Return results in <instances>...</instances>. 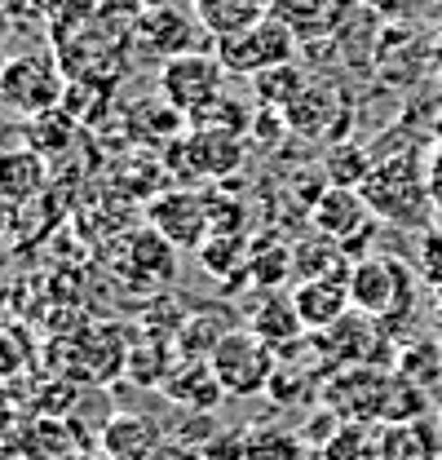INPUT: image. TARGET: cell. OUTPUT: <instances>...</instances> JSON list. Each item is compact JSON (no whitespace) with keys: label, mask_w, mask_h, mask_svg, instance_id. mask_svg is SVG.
<instances>
[{"label":"cell","mask_w":442,"mask_h":460,"mask_svg":"<svg viewBox=\"0 0 442 460\" xmlns=\"http://www.w3.org/2000/svg\"><path fill=\"white\" fill-rule=\"evenodd\" d=\"M363 199L376 213V222L407 226V230L429 226V213H434V186L420 177L411 155H385V160H376L372 177L363 181Z\"/></svg>","instance_id":"cell-1"},{"label":"cell","mask_w":442,"mask_h":460,"mask_svg":"<svg viewBox=\"0 0 442 460\" xmlns=\"http://www.w3.org/2000/svg\"><path fill=\"white\" fill-rule=\"evenodd\" d=\"M292 142H310V146H336L349 137L354 128V98L340 80L332 75H310V84L301 89V98L283 111Z\"/></svg>","instance_id":"cell-2"},{"label":"cell","mask_w":442,"mask_h":460,"mask_svg":"<svg viewBox=\"0 0 442 460\" xmlns=\"http://www.w3.org/2000/svg\"><path fill=\"white\" fill-rule=\"evenodd\" d=\"M62 89H66V71L49 49H27L0 62V102L13 115L36 119L54 111L62 102Z\"/></svg>","instance_id":"cell-3"},{"label":"cell","mask_w":442,"mask_h":460,"mask_svg":"<svg viewBox=\"0 0 442 460\" xmlns=\"http://www.w3.org/2000/svg\"><path fill=\"white\" fill-rule=\"evenodd\" d=\"M349 305L367 319H376L389 332V323L411 314V270L398 257H363L349 270Z\"/></svg>","instance_id":"cell-4"},{"label":"cell","mask_w":442,"mask_h":460,"mask_svg":"<svg viewBox=\"0 0 442 460\" xmlns=\"http://www.w3.org/2000/svg\"><path fill=\"white\" fill-rule=\"evenodd\" d=\"M213 372H217L221 390L230 399H252V394H266L270 376L278 372V354L261 341L252 328H230L217 341V349L208 354Z\"/></svg>","instance_id":"cell-5"},{"label":"cell","mask_w":442,"mask_h":460,"mask_svg":"<svg viewBox=\"0 0 442 460\" xmlns=\"http://www.w3.org/2000/svg\"><path fill=\"white\" fill-rule=\"evenodd\" d=\"M160 98L172 111H181L186 119L204 115L213 102L225 98V66L217 54H181L160 62Z\"/></svg>","instance_id":"cell-6"},{"label":"cell","mask_w":442,"mask_h":460,"mask_svg":"<svg viewBox=\"0 0 442 460\" xmlns=\"http://www.w3.org/2000/svg\"><path fill=\"white\" fill-rule=\"evenodd\" d=\"M310 226L319 239L336 243L349 261H363V243H372V234H376V213L367 208L363 190L323 186L319 199L310 204Z\"/></svg>","instance_id":"cell-7"},{"label":"cell","mask_w":442,"mask_h":460,"mask_svg":"<svg viewBox=\"0 0 442 460\" xmlns=\"http://www.w3.org/2000/svg\"><path fill=\"white\" fill-rule=\"evenodd\" d=\"M296 45H301L296 31H287L278 18L266 13L261 22H252V27L234 31V36H221L213 54L221 58L225 75H243V80H252V75H261V71H270V66L296 62Z\"/></svg>","instance_id":"cell-8"},{"label":"cell","mask_w":442,"mask_h":460,"mask_svg":"<svg viewBox=\"0 0 442 460\" xmlns=\"http://www.w3.org/2000/svg\"><path fill=\"white\" fill-rule=\"evenodd\" d=\"M243 155H248L243 151V137L186 128L164 151V172L177 177V181H225L230 172H239Z\"/></svg>","instance_id":"cell-9"},{"label":"cell","mask_w":442,"mask_h":460,"mask_svg":"<svg viewBox=\"0 0 442 460\" xmlns=\"http://www.w3.org/2000/svg\"><path fill=\"white\" fill-rule=\"evenodd\" d=\"M146 217L151 230L164 234L172 248H204L208 243V195L195 186H168L160 195L146 199Z\"/></svg>","instance_id":"cell-10"},{"label":"cell","mask_w":442,"mask_h":460,"mask_svg":"<svg viewBox=\"0 0 442 460\" xmlns=\"http://www.w3.org/2000/svg\"><path fill=\"white\" fill-rule=\"evenodd\" d=\"M393 367H336L323 381V402L340 420L354 425H381V402Z\"/></svg>","instance_id":"cell-11"},{"label":"cell","mask_w":442,"mask_h":460,"mask_svg":"<svg viewBox=\"0 0 442 460\" xmlns=\"http://www.w3.org/2000/svg\"><path fill=\"white\" fill-rule=\"evenodd\" d=\"M133 22H137L133 27V40L146 45L151 54H160L164 62L181 54H195V36L204 31L199 18H195V9L172 4V0H146Z\"/></svg>","instance_id":"cell-12"},{"label":"cell","mask_w":442,"mask_h":460,"mask_svg":"<svg viewBox=\"0 0 442 460\" xmlns=\"http://www.w3.org/2000/svg\"><path fill=\"white\" fill-rule=\"evenodd\" d=\"M160 394H164L172 407H181V411H217L221 399H225V390H221V381L208 358H181V363L168 372Z\"/></svg>","instance_id":"cell-13"},{"label":"cell","mask_w":442,"mask_h":460,"mask_svg":"<svg viewBox=\"0 0 442 460\" xmlns=\"http://www.w3.org/2000/svg\"><path fill=\"white\" fill-rule=\"evenodd\" d=\"M292 305L305 323V332H328L332 323H340L354 305H349V284L345 279H301L292 284Z\"/></svg>","instance_id":"cell-14"},{"label":"cell","mask_w":442,"mask_h":460,"mask_svg":"<svg viewBox=\"0 0 442 460\" xmlns=\"http://www.w3.org/2000/svg\"><path fill=\"white\" fill-rule=\"evenodd\" d=\"M376 460H442V425L434 416L381 425L376 429Z\"/></svg>","instance_id":"cell-15"},{"label":"cell","mask_w":442,"mask_h":460,"mask_svg":"<svg viewBox=\"0 0 442 460\" xmlns=\"http://www.w3.org/2000/svg\"><path fill=\"white\" fill-rule=\"evenodd\" d=\"M160 443H164L160 425L146 420V416H137V411L110 416L107 429H102V452H107V460H146Z\"/></svg>","instance_id":"cell-16"},{"label":"cell","mask_w":442,"mask_h":460,"mask_svg":"<svg viewBox=\"0 0 442 460\" xmlns=\"http://www.w3.org/2000/svg\"><path fill=\"white\" fill-rule=\"evenodd\" d=\"M124 257H133L137 261V270L128 275L137 288H160L172 279V270H177V261H172V243H168L164 234H155V230H133L128 239H124V248H119Z\"/></svg>","instance_id":"cell-17"},{"label":"cell","mask_w":442,"mask_h":460,"mask_svg":"<svg viewBox=\"0 0 442 460\" xmlns=\"http://www.w3.org/2000/svg\"><path fill=\"white\" fill-rule=\"evenodd\" d=\"M243 328H252L275 354H283L292 341L305 337V323H301V314H296V305H292L287 292H270V296L252 310V319H248Z\"/></svg>","instance_id":"cell-18"},{"label":"cell","mask_w":442,"mask_h":460,"mask_svg":"<svg viewBox=\"0 0 442 460\" xmlns=\"http://www.w3.org/2000/svg\"><path fill=\"white\" fill-rule=\"evenodd\" d=\"M190 9H195L199 27L213 40H221V36H234V31L261 22L270 13V0H190Z\"/></svg>","instance_id":"cell-19"},{"label":"cell","mask_w":442,"mask_h":460,"mask_svg":"<svg viewBox=\"0 0 442 460\" xmlns=\"http://www.w3.org/2000/svg\"><path fill=\"white\" fill-rule=\"evenodd\" d=\"M199 261H204V270L208 275H217L225 279L230 288L248 284L252 275V248H248V234H213L204 248H199Z\"/></svg>","instance_id":"cell-20"},{"label":"cell","mask_w":442,"mask_h":460,"mask_svg":"<svg viewBox=\"0 0 442 460\" xmlns=\"http://www.w3.org/2000/svg\"><path fill=\"white\" fill-rule=\"evenodd\" d=\"M372 169H376V155L363 142H354V137H345V142H336V146L323 151V181L328 186L363 190V181L372 177Z\"/></svg>","instance_id":"cell-21"},{"label":"cell","mask_w":442,"mask_h":460,"mask_svg":"<svg viewBox=\"0 0 442 460\" xmlns=\"http://www.w3.org/2000/svg\"><path fill=\"white\" fill-rule=\"evenodd\" d=\"M57 107L71 115L80 128H93V124L115 107V84L84 80V75H66V89H62V102H57Z\"/></svg>","instance_id":"cell-22"},{"label":"cell","mask_w":442,"mask_h":460,"mask_svg":"<svg viewBox=\"0 0 442 460\" xmlns=\"http://www.w3.org/2000/svg\"><path fill=\"white\" fill-rule=\"evenodd\" d=\"M270 18L296 31V40H314L336 27V0H270Z\"/></svg>","instance_id":"cell-23"},{"label":"cell","mask_w":442,"mask_h":460,"mask_svg":"<svg viewBox=\"0 0 442 460\" xmlns=\"http://www.w3.org/2000/svg\"><path fill=\"white\" fill-rule=\"evenodd\" d=\"M243 460H310V443L296 429H283L275 420H257V425H248Z\"/></svg>","instance_id":"cell-24"},{"label":"cell","mask_w":442,"mask_h":460,"mask_svg":"<svg viewBox=\"0 0 442 460\" xmlns=\"http://www.w3.org/2000/svg\"><path fill=\"white\" fill-rule=\"evenodd\" d=\"M305 84H310V75H305L301 62H283V66H270V71L252 75V93H257L261 111H287L301 98Z\"/></svg>","instance_id":"cell-25"},{"label":"cell","mask_w":442,"mask_h":460,"mask_svg":"<svg viewBox=\"0 0 442 460\" xmlns=\"http://www.w3.org/2000/svg\"><path fill=\"white\" fill-rule=\"evenodd\" d=\"M40 190H45V155H36L31 146L0 155V195H9L13 204H27Z\"/></svg>","instance_id":"cell-26"},{"label":"cell","mask_w":442,"mask_h":460,"mask_svg":"<svg viewBox=\"0 0 442 460\" xmlns=\"http://www.w3.org/2000/svg\"><path fill=\"white\" fill-rule=\"evenodd\" d=\"M420 416H429V390L393 367L385 385V402H381V425H402V420H420Z\"/></svg>","instance_id":"cell-27"},{"label":"cell","mask_w":442,"mask_h":460,"mask_svg":"<svg viewBox=\"0 0 442 460\" xmlns=\"http://www.w3.org/2000/svg\"><path fill=\"white\" fill-rule=\"evenodd\" d=\"M252 284L278 292L283 284H296V270H292V243H278V239H257L252 243Z\"/></svg>","instance_id":"cell-28"},{"label":"cell","mask_w":442,"mask_h":460,"mask_svg":"<svg viewBox=\"0 0 442 460\" xmlns=\"http://www.w3.org/2000/svg\"><path fill=\"white\" fill-rule=\"evenodd\" d=\"M75 133H80V124L62 111V107L27 119V137H31V151H36V155H62V151L75 142Z\"/></svg>","instance_id":"cell-29"},{"label":"cell","mask_w":442,"mask_h":460,"mask_svg":"<svg viewBox=\"0 0 442 460\" xmlns=\"http://www.w3.org/2000/svg\"><path fill=\"white\" fill-rule=\"evenodd\" d=\"M252 119H257V111H248L239 98H221V102H213L204 115H195L190 119V128H204V133H225V137H248L252 133Z\"/></svg>","instance_id":"cell-30"},{"label":"cell","mask_w":442,"mask_h":460,"mask_svg":"<svg viewBox=\"0 0 442 460\" xmlns=\"http://www.w3.org/2000/svg\"><path fill=\"white\" fill-rule=\"evenodd\" d=\"M402 376L420 381L425 390L442 381V341H407L398 345V363H393Z\"/></svg>","instance_id":"cell-31"},{"label":"cell","mask_w":442,"mask_h":460,"mask_svg":"<svg viewBox=\"0 0 442 460\" xmlns=\"http://www.w3.org/2000/svg\"><path fill=\"white\" fill-rule=\"evenodd\" d=\"M319 376H310L305 367H296V363H278V372L270 376V385H266V399L275 402V407H296V402H310V385H314Z\"/></svg>","instance_id":"cell-32"},{"label":"cell","mask_w":442,"mask_h":460,"mask_svg":"<svg viewBox=\"0 0 442 460\" xmlns=\"http://www.w3.org/2000/svg\"><path fill=\"white\" fill-rule=\"evenodd\" d=\"M319 460H376V434H367V425L345 420L336 438L319 452Z\"/></svg>","instance_id":"cell-33"},{"label":"cell","mask_w":442,"mask_h":460,"mask_svg":"<svg viewBox=\"0 0 442 460\" xmlns=\"http://www.w3.org/2000/svg\"><path fill=\"white\" fill-rule=\"evenodd\" d=\"M340 425H345V420L332 411L328 402H323V407H314V411L305 416V429H301V438L310 443V452H323L332 438H336V429H340Z\"/></svg>","instance_id":"cell-34"},{"label":"cell","mask_w":442,"mask_h":460,"mask_svg":"<svg viewBox=\"0 0 442 460\" xmlns=\"http://www.w3.org/2000/svg\"><path fill=\"white\" fill-rule=\"evenodd\" d=\"M243 452H248V429H217L199 447V460H243Z\"/></svg>","instance_id":"cell-35"},{"label":"cell","mask_w":442,"mask_h":460,"mask_svg":"<svg viewBox=\"0 0 442 460\" xmlns=\"http://www.w3.org/2000/svg\"><path fill=\"white\" fill-rule=\"evenodd\" d=\"M213 434H217V416H213V411H186L181 425H177L168 438H172V443H199V447H204Z\"/></svg>","instance_id":"cell-36"},{"label":"cell","mask_w":442,"mask_h":460,"mask_svg":"<svg viewBox=\"0 0 442 460\" xmlns=\"http://www.w3.org/2000/svg\"><path fill=\"white\" fill-rule=\"evenodd\" d=\"M434 62H438V66H442V40H438V49H434Z\"/></svg>","instance_id":"cell-37"},{"label":"cell","mask_w":442,"mask_h":460,"mask_svg":"<svg viewBox=\"0 0 442 460\" xmlns=\"http://www.w3.org/2000/svg\"><path fill=\"white\" fill-rule=\"evenodd\" d=\"M93 4H102V0H93Z\"/></svg>","instance_id":"cell-38"},{"label":"cell","mask_w":442,"mask_h":460,"mask_svg":"<svg viewBox=\"0 0 442 460\" xmlns=\"http://www.w3.org/2000/svg\"><path fill=\"white\" fill-rule=\"evenodd\" d=\"M438 425H442V416H438Z\"/></svg>","instance_id":"cell-39"}]
</instances>
